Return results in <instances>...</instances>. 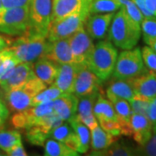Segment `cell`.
I'll list each match as a JSON object with an SVG mask.
<instances>
[{
  "instance_id": "cell-5",
  "label": "cell",
  "mask_w": 156,
  "mask_h": 156,
  "mask_svg": "<svg viewBox=\"0 0 156 156\" xmlns=\"http://www.w3.org/2000/svg\"><path fill=\"white\" fill-rule=\"evenodd\" d=\"M30 27L29 6L2 8L0 10V32L10 36H22Z\"/></svg>"
},
{
  "instance_id": "cell-17",
  "label": "cell",
  "mask_w": 156,
  "mask_h": 156,
  "mask_svg": "<svg viewBox=\"0 0 156 156\" xmlns=\"http://www.w3.org/2000/svg\"><path fill=\"white\" fill-rule=\"evenodd\" d=\"M134 94L147 99L156 97V72L147 70L137 77L128 79Z\"/></svg>"
},
{
  "instance_id": "cell-13",
  "label": "cell",
  "mask_w": 156,
  "mask_h": 156,
  "mask_svg": "<svg viewBox=\"0 0 156 156\" xmlns=\"http://www.w3.org/2000/svg\"><path fill=\"white\" fill-rule=\"evenodd\" d=\"M44 56L56 64L74 63L69 38L48 41Z\"/></svg>"
},
{
  "instance_id": "cell-33",
  "label": "cell",
  "mask_w": 156,
  "mask_h": 156,
  "mask_svg": "<svg viewBox=\"0 0 156 156\" xmlns=\"http://www.w3.org/2000/svg\"><path fill=\"white\" fill-rule=\"evenodd\" d=\"M118 1L122 5V7L124 8V10L127 12L129 17L140 25L142 20L144 19V17L134 2L132 0H118Z\"/></svg>"
},
{
  "instance_id": "cell-28",
  "label": "cell",
  "mask_w": 156,
  "mask_h": 156,
  "mask_svg": "<svg viewBox=\"0 0 156 156\" xmlns=\"http://www.w3.org/2000/svg\"><path fill=\"white\" fill-rule=\"evenodd\" d=\"M22 142V136L17 130H0V149L7 152Z\"/></svg>"
},
{
  "instance_id": "cell-12",
  "label": "cell",
  "mask_w": 156,
  "mask_h": 156,
  "mask_svg": "<svg viewBox=\"0 0 156 156\" xmlns=\"http://www.w3.org/2000/svg\"><path fill=\"white\" fill-rule=\"evenodd\" d=\"M114 13H102L89 15L85 21L86 31L92 39L101 40L108 36Z\"/></svg>"
},
{
  "instance_id": "cell-42",
  "label": "cell",
  "mask_w": 156,
  "mask_h": 156,
  "mask_svg": "<svg viewBox=\"0 0 156 156\" xmlns=\"http://www.w3.org/2000/svg\"><path fill=\"white\" fill-rule=\"evenodd\" d=\"M63 143L67 146V147H69V148L76 151L77 153L80 152V141L78 140L77 135L76 134V133L74 131H73L72 134H70L67 139L64 140Z\"/></svg>"
},
{
  "instance_id": "cell-22",
  "label": "cell",
  "mask_w": 156,
  "mask_h": 156,
  "mask_svg": "<svg viewBox=\"0 0 156 156\" xmlns=\"http://www.w3.org/2000/svg\"><path fill=\"white\" fill-rule=\"evenodd\" d=\"M68 122L71 125L74 132L77 135L78 140L80 141V152L79 153H87L89 147V141H90V133L89 128L81 122L78 118L77 115L70 118Z\"/></svg>"
},
{
  "instance_id": "cell-37",
  "label": "cell",
  "mask_w": 156,
  "mask_h": 156,
  "mask_svg": "<svg viewBox=\"0 0 156 156\" xmlns=\"http://www.w3.org/2000/svg\"><path fill=\"white\" fill-rule=\"evenodd\" d=\"M143 62L148 70L156 72V52L149 46H144L141 50Z\"/></svg>"
},
{
  "instance_id": "cell-23",
  "label": "cell",
  "mask_w": 156,
  "mask_h": 156,
  "mask_svg": "<svg viewBox=\"0 0 156 156\" xmlns=\"http://www.w3.org/2000/svg\"><path fill=\"white\" fill-rule=\"evenodd\" d=\"M93 113L98 121L103 119L117 121V115L113 104L110 101L104 98L103 93H101L95 101V105L93 108Z\"/></svg>"
},
{
  "instance_id": "cell-20",
  "label": "cell",
  "mask_w": 156,
  "mask_h": 156,
  "mask_svg": "<svg viewBox=\"0 0 156 156\" xmlns=\"http://www.w3.org/2000/svg\"><path fill=\"white\" fill-rule=\"evenodd\" d=\"M34 72L37 77L42 80L47 86L53 84L58 71V64L42 56L35 62Z\"/></svg>"
},
{
  "instance_id": "cell-45",
  "label": "cell",
  "mask_w": 156,
  "mask_h": 156,
  "mask_svg": "<svg viewBox=\"0 0 156 156\" xmlns=\"http://www.w3.org/2000/svg\"><path fill=\"white\" fill-rule=\"evenodd\" d=\"M134 4L136 5V6L139 8V10L140 12L142 13L143 17H154V16L153 15V13L151 12L147 7L146 5L145 0H132Z\"/></svg>"
},
{
  "instance_id": "cell-29",
  "label": "cell",
  "mask_w": 156,
  "mask_h": 156,
  "mask_svg": "<svg viewBox=\"0 0 156 156\" xmlns=\"http://www.w3.org/2000/svg\"><path fill=\"white\" fill-rule=\"evenodd\" d=\"M17 63H19V61L14 56L12 50L8 47L7 55L4 58L2 63L0 64V85L4 83L7 80V78L10 76V75L17 66Z\"/></svg>"
},
{
  "instance_id": "cell-41",
  "label": "cell",
  "mask_w": 156,
  "mask_h": 156,
  "mask_svg": "<svg viewBox=\"0 0 156 156\" xmlns=\"http://www.w3.org/2000/svg\"><path fill=\"white\" fill-rule=\"evenodd\" d=\"M10 115V110L6 105L5 100L0 97V129L4 128L7 119Z\"/></svg>"
},
{
  "instance_id": "cell-6",
  "label": "cell",
  "mask_w": 156,
  "mask_h": 156,
  "mask_svg": "<svg viewBox=\"0 0 156 156\" xmlns=\"http://www.w3.org/2000/svg\"><path fill=\"white\" fill-rule=\"evenodd\" d=\"M89 15L87 12H79L63 17L56 22L50 23L47 40L51 42L69 38L75 32L80 30L81 29H83L85 21Z\"/></svg>"
},
{
  "instance_id": "cell-10",
  "label": "cell",
  "mask_w": 156,
  "mask_h": 156,
  "mask_svg": "<svg viewBox=\"0 0 156 156\" xmlns=\"http://www.w3.org/2000/svg\"><path fill=\"white\" fill-rule=\"evenodd\" d=\"M91 0H52L50 23L58 21L75 13L87 12Z\"/></svg>"
},
{
  "instance_id": "cell-9",
  "label": "cell",
  "mask_w": 156,
  "mask_h": 156,
  "mask_svg": "<svg viewBox=\"0 0 156 156\" xmlns=\"http://www.w3.org/2000/svg\"><path fill=\"white\" fill-rule=\"evenodd\" d=\"M102 81L86 65H81L76 78L73 94L81 97L95 92H102Z\"/></svg>"
},
{
  "instance_id": "cell-36",
  "label": "cell",
  "mask_w": 156,
  "mask_h": 156,
  "mask_svg": "<svg viewBox=\"0 0 156 156\" xmlns=\"http://www.w3.org/2000/svg\"><path fill=\"white\" fill-rule=\"evenodd\" d=\"M143 39L156 38V17H144L140 23Z\"/></svg>"
},
{
  "instance_id": "cell-44",
  "label": "cell",
  "mask_w": 156,
  "mask_h": 156,
  "mask_svg": "<svg viewBox=\"0 0 156 156\" xmlns=\"http://www.w3.org/2000/svg\"><path fill=\"white\" fill-rule=\"evenodd\" d=\"M6 154L10 156H27V153L24 149L22 142L15 145L13 147H11L9 151L6 152Z\"/></svg>"
},
{
  "instance_id": "cell-40",
  "label": "cell",
  "mask_w": 156,
  "mask_h": 156,
  "mask_svg": "<svg viewBox=\"0 0 156 156\" xmlns=\"http://www.w3.org/2000/svg\"><path fill=\"white\" fill-rule=\"evenodd\" d=\"M146 115L149 119L153 127H156V97H154L149 101V105Z\"/></svg>"
},
{
  "instance_id": "cell-25",
  "label": "cell",
  "mask_w": 156,
  "mask_h": 156,
  "mask_svg": "<svg viewBox=\"0 0 156 156\" xmlns=\"http://www.w3.org/2000/svg\"><path fill=\"white\" fill-rule=\"evenodd\" d=\"M45 156H76L78 153L64 143L56 140H48L44 144Z\"/></svg>"
},
{
  "instance_id": "cell-47",
  "label": "cell",
  "mask_w": 156,
  "mask_h": 156,
  "mask_svg": "<svg viewBox=\"0 0 156 156\" xmlns=\"http://www.w3.org/2000/svg\"><path fill=\"white\" fill-rule=\"evenodd\" d=\"M143 40L147 46H149L151 49H153L156 52V38H145Z\"/></svg>"
},
{
  "instance_id": "cell-26",
  "label": "cell",
  "mask_w": 156,
  "mask_h": 156,
  "mask_svg": "<svg viewBox=\"0 0 156 156\" xmlns=\"http://www.w3.org/2000/svg\"><path fill=\"white\" fill-rule=\"evenodd\" d=\"M122 7L118 0H91L89 7V15L114 13Z\"/></svg>"
},
{
  "instance_id": "cell-1",
  "label": "cell",
  "mask_w": 156,
  "mask_h": 156,
  "mask_svg": "<svg viewBox=\"0 0 156 156\" xmlns=\"http://www.w3.org/2000/svg\"><path fill=\"white\" fill-rule=\"evenodd\" d=\"M141 35L140 25L132 20L123 7L112 18L108 31V40L117 48L130 50L138 44Z\"/></svg>"
},
{
  "instance_id": "cell-11",
  "label": "cell",
  "mask_w": 156,
  "mask_h": 156,
  "mask_svg": "<svg viewBox=\"0 0 156 156\" xmlns=\"http://www.w3.org/2000/svg\"><path fill=\"white\" fill-rule=\"evenodd\" d=\"M33 62H19L13 69L10 76L5 82L0 85L4 92L11 89L21 88L24 84L34 77L36 75L34 72Z\"/></svg>"
},
{
  "instance_id": "cell-46",
  "label": "cell",
  "mask_w": 156,
  "mask_h": 156,
  "mask_svg": "<svg viewBox=\"0 0 156 156\" xmlns=\"http://www.w3.org/2000/svg\"><path fill=\"white\" fill-rule=\"evenodd\" d=\"M145 3L147 9L156 17V0H145Z\"/></svg>"
},
{
  "instance_id": "cell-19",
  "label": "cell",
  "mask_w": 156,
  "mask_h": 156,
  "mask_svg": "<svg viewBox=\"0 0 156 156\" xmlns=\"http://www.w3.org/2000/svg\"><path fill=\"white\" fill-rule=\"evenodd\" d=\"M119 138L104 131L99 125L91 130V147L93 155H104L105 151Z\"/></svg>"
},
{
  "instance_id": "cell-18",
  "label": "cell",
  "mask_w": 156,
  "mask_h": 156,
  "mask_svg": "<svg viewBox=\"0 0 156 156\" xmlns=\"http://www.w3.org/2000/svg\"><path fill=\"white\" fill-rule=\"evenodd\" d=\"M78 97L73 93H63L53 101V109L64 122L75 116L77 111Z\"/></svg>"
},
{
  "instance_id": "cell-30",
  "label": "cell",
  "mask_w": 156,
  "mask_h": 156,
  "mask_svg": "<svg viewBox=\"0 0 156 156\" xmlns=\"http://www.w3.org/2000/svg\"><path fill=\"white\" fill-rule=\"evenodd\" d=\"M62 94L63 92L61 89H58L54 84H51L50 87L46 88L37 95L34 96L32 99V106H36L37 104H41V103L50 101H54Z\"/></svg>"
},
{
  "instance_id": "cell-39",
  "label": "cell",
  "mask_w": 156,
  "mask_h": 156,
  "mask_svg": "<svg viewBox=\"0 0 156 156\" xmlns=\"http://www.w3.org/2000/svg\"><path fill=\"white\" fill-rule=\"evenodd\" d=\"M11 122L12 126L16 129H27L29 128V123L26 112H15L13 116L11 117Z\"/></svg>"
},
{
  "instance_id": "cell-8",
  "label": "cell",
  "mask_w": 156,
  "mask_h": 156,
  "mask_svg": "<svg viewBox=\"0 0 156 156\" xmlns=\"http://www.w3.org/2000/svg\"><path fill=\"white\" fill-rule=\"evenodd\" d=\"M69 43L71 49L73 62L86 65L89 62L90 55L94 50V44L84 29H81L69 37Z\"/></svg>"
},
{
  "instance_id": "cell-43",
  "label": "cell",
  "mask_w": 156,
  "mask_h": 156,
  "mask_svg": "<svg viewBox=\"0 0 156 156\" xmlns=\"http://www.w3.org/2000/svg\"><path fill=\"white\" fill-rule=\"evenodd\" d=\"M30 3V0H1L3 8L29 6Z\"/></svg>"
},
{
  "instance_id": "cell-49",
  "label": "cell",
  "mask_w": 156,
  "mask_h": 156,
  "mask_svg": "<svg viewBox=\"0 0 156 156\" xmlns=\"http://www.w3.org/2000/svg\"><path fill=\"white\" fill-rule=\"evenodd\" d=\"M7 52H8V48L0 52V64L2 63V62H3V60H4V58H5V57L6 56V55H7Z\"/></svg>"
},
{
  "instance_id": "cell-34",
  "label": "cell",
  "mask_w": 156,
  "mask_h": 156,
  "mask_svg": "<svg viewBox=\"0 0 156 156\" xmlns=\"http://www.w3.org/2000/svg\"><path fill=\"white\" fill-rule=\"evenodd\" d=\"M149 101L150 99L134 95V97L131 98L128 101H129V104H130L133 113H137V114H141V115H146L147 108L149 105Z\"/></svg>"
},
{
  "instance_id": "cell-7",
  "label": "cell",
  "mask_w": 156,
  "mask_h": 156,
  "mask_svg": "<svg viewBox=\"0 0 156 156\" xmlns=\"http://www.w3.org/2000/svg\"><path fill=\"white\" fill-rule=\"evenodd\" d=\"M29 30L47 36L50 23L52 0H30Z\"/></svg>"
},
{
  "instance_id": "cell-35",
  "label": "cell",
  "mask_w": 156,
  "mask_h": 156,
  "mask_svg": "<svg viewBox=\"0 0 156 156\" xmlns=\"http://www.w3.org/2000/svg\"><path fill=\"white\" fill-rule=\"evenodd\" d=\"M72 133V127L69 126V123H64L63 122L60 126L56 127L51 131L50 137L63 143L64 140L67 139Z\"/></svg>"
},
{
  "instance_id": "cell-14",
  "label": "cell",
  "mask_w": 156,
  "mask_h": 156,
  "mask_svg": "<svg viewBox=\"0 0 156 156\" xmlns=\"http://www.w3.org/2000/svg\"><path fill=\"white\" fill-rule=\"evenodd\" d=\"M5 93V101L9 110L12 112L24 111L32 107L34 95L24 86L11 89Z\"/></svg>"
},
{
  "instance_id": "cell-2",
  "label": "cell",
  "mask_w": 156,
  "mask_h": 156,
  "mask_svg": "<svg viewBox=\"0 0 156 156\" xmlns=\"http://www.w3.org/2000/svg\"><path fill=\"white\" fill-rule=\"evenodd\" d=\"M118 56L117 49L109 41L101 40L94 46L87 67L102 82L113 74Z\"/></svg>"
},
{
  "instance_id": "cell-16",
  "label": "cell",
  "mask_w": 156,
  "mask_h": 156,
  "mask_svg": "<svg viewBox=\"0 0 156 156\" xmlns=\"http://www.w3.org/2000/svg\"><path fill=\"white\" fill-rule=\"evenodd\" d=\"M81 67L76 63H65L58 65V71L53 84L63 93H73L78 70Z\"/></svg>"
},
{
  "instance_id": "cell-4",
  "label": "cell",
  "mask_w": 156,
  "mask_h": 156,
  "mask_svg": "<svg viewBox=\"0 0 156 156\" xmlns=\"http://www.w3.org/2000/svg\"><path fill=\"white\" fill-rule=\"evenodd\" d=\"M147 69L143 62L140 48L124 50L117 56L113 79L128 80L144 74Z\"/></svg>"
},
{
  "instance_id": "cell-50",
  "label": "cell",
  "mask_w": 156,
  "mask_h": 156,
  "mask_svg": "<svg viewBox=\"0 0 156 156\" xmlns=\"http://www.w3.org/2000/svg\"><path fill=\"white\" fill-rule=\"evenodd\" d=\"M3 7H2V4H1V0H0V10L2 9Z\"/></svg>"
},
{
  "instance_id": "cell-48",
  "label": "cell",
  "mask_w": 156,
  "mask_h": 156,
  "mask_svg": "<svg viewBox=\"0 0 156 156\" xmlns=\"http://www.w3.org/2000/svg\"><path fill=\"white\" fill-rule=\"evenodd\" d=\"M9 44H10V42H8V40H6L5 38L0 36V52L7 49L9 47Z\"/></svg>"
},
{
  "instance_id": "cell-3",
  "label": "cell",
  "mask_w": 156,
  "mask_h": 156,
  "mask_svg": "<svg viewBox=\"0 0 156 156\" xmlns=\"http://www.w3.org/2000/svg\"><path fill=\"white\" fill-rule=\"evenodd\" d=\"M48 44L47 36L27 30L11 44V49L19 62H33L44 56Z\"/></svg>"
},
{
  "instance_id": "cell-21",
  "label": "cell",
  "mask_w": 156,
  "mask_h": 156,
  "mask_svg": "<svg viewBox=\"0 0 156 156\" xmlns=\"http://www.w3.org/2000/svg\"><path fill=\"white\" fill-rule=\"evenodd\" d=\"M134 95V89L129 80L113 79L106 90V95L109 101L116 98L129 101Z\"/></svg>"
},
{
  "instance_id": "cell-15",
  "label": "cell",
  "mask_w": 156,
  "mask_h": 156,
  "mask_svg": "<svg viewBox=\"0 0 156 156\" xmlns=\"http://www.w3.org/2000/svg\"><path fill=\"white\" fill-rule=\"evenodd\" d=\"M129 125L132 130L131 137H133L134 140L138 145H144L150 139L153 125L147 115L132 113L129 120Z\"/></svg>"
},
{
  "instance_id": "cell-31",
  "label": "cell",
  "mask_w": 156,
  "mask_h": 156,
  "mask_svg": "<svg viewBox=\"0 0 156 156\" xmlns=\"http://www.w3.org/2000/svg\"><path fill=\"white\" fill-rule=\"evenodd\" d=\"M104 155L109 156H130L136 155L135 148L123 142H114L104 153Z\"/></svg>"
},
{
  "instance_id": "cell-27",
  "label": "cell",
  "mask_w": 156,
  "mask_h": 156,
  "mask_svg": "<svg viewBox=\"0 0 156 156\" xmlns=\"http://www.w3.org/2000/svg\"><path fill=\"white\" fill-rule=\"evenodd\" d=\"M25 130L26 139L31 145L44 146L46 140L50 138V133L39 125H34Z\"/></svg>"
},
{
  "instance_id": "cell-38",
  "label": "cell",
  "mask_w": 156,
  "mask_h": 156,
  "mask_svg": "<svg viewBox=\"0 0 156 156\" xmlns=\"http://www.w3.org/2000/svg\"><path fill=\"white\" fill-rule=\"evenodd\" d=\"M101 128L104 131L108 132V134H112L113 136H115L119 138L122 135V128L120 123L115 120H109V119H103L99 121Z\"/></svg>"
},
{
  "instance_id": "cell-32",
  "label": "cell",
  "mask_w": 156,
  "mask_h": 156,
  "mask_svg": "<svg viewBox=\"0 0 156 156\" xmlns=\"http://www.w3.org/2000/svg\"><path fill=\"white\" fill-rule=\"evenodd\" d=\"M135 154L136 155L156 156V127H153L150 139L144 145L135 148Z\"/></svg>"
},
{
  "instance_id": "cell-24",
  "label": "cell",
  "mask_w": 156,
  "mask_h": 156,
  "mask_svg": "<svg viewBox=\"0 0 156 156\" xmlns=\"http://www.w3.org/2000/svg\"><path fill=\"white\" fill-rule=\"evenodd\" d=\"M101 93H103V92H95L90 95L78 97L76 115L80 120H83L84 118H87L94 115L93 108L95 105V101Z\"/></svg>"
}]
</instances>
